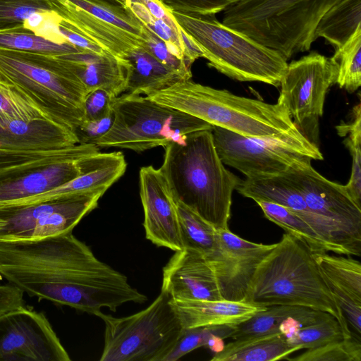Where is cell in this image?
Instances as JSON below:
<instances>
[{"label":"cell","instance_id":"obj_1","mask_svg":"<svg viewBox=\"0 0 361 361\" xmlns=\"http://www.w3.org/2000/svg\"><path fill=\"white\" fill-rule=\"evenodd\" d=\"M0 274L30 297L94 315L104 307L116 312L125 303L147 299L72 232L0 241Z\"/></svg>","mask_w":361,"mask_h":361},{"label":"cell","instance_id":"obj_2","mask_svg":"<svg viewBox=\"0 0 361 361\" xmlns=\"http://www.w3.org/2000/svg\"><path fill=\"white\" fill-rule=\"evenodd\" d=\"M147 97L161 105L245 137L292 144L312 142L300 133L286 109L279 103L269 104L238 96L190 79L179 81Z\"/></svg>","mask_w":361,"mask_h":361},{"label":"cell","instance_id":"obj_3","mask_svg":"<svg viewBox=\"0 0 361 361\" xmlns=\"http://www.w3.org/2000/svg\"><path fill=\"white\" fill-rule=\"evenodd\" d=\"M164 147L159 169L176 202L190 208L216 229L228 228L232 194L241 179L224 165L211 130L188 134Z\"/></svg>","mask_w":361,"mask_h":361},{"label":"cell","instance_id":"obj_4","mask_svg":"<svg viewBox=\"0 0 361 361\" xmlns=\"http://www.w3.org/2000/svg\"><path fill=\"white\" fill-rule=\"evenodd\" d=\"M243 302L265 307L295 305L325 312L338 322L345 338L353 336L312 253L288 233L258 265Z\"/></svg>","mask_w":361,"mask_h":361},{"label":"cell","instance_id":"obj_5","mask_svg":"<svg viewBox=\"0 0 361 361\" xmlns=\"http://www.w3.org/2000/svg\"><path fill=\"white\" fill-rule=\"evenodd\" d=\"M0 81L20 90L51 120L75 133L84 120L88 92L65 59L0 49Z\"/></svg>","mask_w":361,"mask_h":361},{"label":"cell","instance_id":"obj_6","mask_svg":"<svg viewBox=\"0 0 361 361\" xmlns=\"http://www.w3.org/2000/svg\"><path fill=\"white\" fill-rule=\"evenodd\" d=\"M341 0H243L224 11L222 23L288 61L310 49L323 15Z\"/></svg>","mask_w":361,"mask_h":361},{"label":"cell","instance_id":"obj_7","mask_svg":"<svg viewBox=\"0 0 361 361\" xmlns=\"http://www.w3.org/2000/svg\"><path fill=\"white\" fill-rule=\"evenodd\" d=\"M172 14L200 49L209 66L235 80L280 85L288 62L276 51L225 25L215 15Z\"/></svg>","mask_w":361,"mask_h":361},{"label":"cell","instance_id":"obj_8","mask_svg":"<svg viewBox=\"0 0 361 361\" xmlns=\"http://www.w3.org/2000/svg\"><path fill=\"white\" fill-rule=\"evenodd\" d=\"M112 109L111 128L94 142L99 148L118 147L141 152L173 142H183L188 134L211 130L213 126L141 94L118 96Z\"/></svg>","mask_w":361,"mask_h":361},{"label":"cell","instance_id":"obj_9","mask_svg":"<svg viewBox=\"0 0 361 361\" xmlns=\"http://www.w3.org/2000/svg\"><path fill=\"white\" fill-rule=\"evenodd\" d=\"M161 290L145 309L130 316L115 317L102 311L94 316L105 325L100 361H164L183 334L184 327Z\"/></svg>","mask_w":361,"mask_h":361},{"label":"cell","instance_id":"obj_10","mask_svg":"<svg viewBox=\"0 0 361 361\" xmlns=\"http://www.w3.org/2000/svg\"><path fill=\"white\" fill-rule=\"evenodd\" d=\"M336 76L337 67L331 58L314 51L288 63L280 82L277 103L286 109L300 133L314 145L326 95Z\"/></svg>","mask_w":361,"mask_h":361},{"label":"cell","instance_id":"obj_11","mask_svg":"<svg viewBox=\"0 0 361 361\" xmlns=\"http://www.w3.org/2000/svg\"><path fill=\"white\" fill-rule=\"evenodd\" d=\"M211 132L224 164L249 178L282 173L298 161L323 159L318 147L312 142L292 144L249 137L214 126Z\"/></svg>","mask_w":361,"mask_h":361},{"label":"cell","instance_id":"obj_12","mask_svg":"<svg viewBox=\"0 0 361 361\" xmlns=\"http://www.w3.org/2000/svg\"><path fill=\"white\" fill-rule=\"evenodd\" d=\"M43 312L20 307L0 315V361H70Z\"/></svg>","mask_w":361,"mask_h":361},{"label":"cell","instance_id":"obj_13","mask_svg":"<svg viewBox=\"0 0 361 361\" xmlns=\"http://www.w3.org/2000/svg\"><path fill=\"white\" fill-rule=\"evenodd\" d=\"M312 160L293 164L286 171L314 214L334 224L361 248V206L345 185L332 182L313 169Z\"/></svg>","mask_w":361,"mask_h":361},{"label":"cell","instance_id":"obj_14","mask_svg":"<svg viewBox=\"0 0 361 361\" xmlns=\"http://www.w3.org/2000/svg\"><path fill=\"white\" fill-rule=\"evenodd\" d=\"M275 245L246 240L228 228L216 229L214 247L205 257L214 273L222 300H244L258 265Z\"/></svg>","mask_w":361,"mask_h":361},{"label":"cell","instance_id":"obj_15","mask_svg":"<svg viewBox=\"0 0 361 361\" xmlns=\"http://www.w3.org/2000/svg\"><path fill=\"white\" fill-rule=\"evenodd\" d=\"M95 154L34 164L0 175V206L35 197L97 168L99 161Z\"/></svg>","mask_w":361,"mask_h":361},{"label":"cell","instance_id":"obj_16","mask_svg":"<svg viewBox=\"0 0 361 361\" xmlns=\"http://www.w3.org/2000/svg\"><path fill=\"white\" fill-rule=\"evenodd\" d=\"M139 183L146 238L158 247L183 250L176 202L162 173L152 166H143Z\"/></svg>","mask_w":361,"mask_h":361},{"label":"cell","instance_id":"obj_17","mask_svg":"<svg viewBox=\"0 0 361 361\" xmlns=\"http://www.w3.org/2000/svg\"><path fill=\"white\" fill-rule=\"evenodd\" d=\"M235 190L255 202H272L291 209L335 248L343 242L344 235L334 224L308 208L286 171L274 176L246 178L240 180Z\"/></svg>","mask_w":361,"mask_h":361},{"label":"cell","instance_id":"obj_18","mask_svg":"<svg viewBox=\"0 0 361 361\" xmlns=\"http://www.w3.org/2000/svg\"><path fill=\"white\" fill-rule=\"evenodd\" d=\"M161 290L174 300H222L205 256L188 248L175 251L163 268Z\"/></svg>","mask_w":361,"mask_h":361},{"label":"cell","instance_id":"obj_19","mask_svg":"<svg viewBox=\"0 0 361 361\" xmlns=\"http://www.w3.org/2000/svg\"><path fill=\"white\" fill-rule=\"evenodd\" d=\"M51 10L61 23L99 46L106 52L128 62L129 53L145 42L130 33L106 23L68 0H49Z\"/></svg>","mask_w":361,"mask_h":361},{"label":"cell","instance_id":"obj_20","mask_svg":"<svg viewBox=\"0 0 361 361\" xmlns=\"http://www.w3.org/2000/svg\"><path fill=\"white\" fill-rule=\"evenodd\" d=\"M327 286L343 311L347 322L361 333V264L350 257L312 253Z\"/></svg>","mask_w":361,"mask_h":361},{"label":"cell","instance_id":"obj_21","mask_svg":"<svg viewBox=\"0 0 361 361\" xmlns=\"http://www.w3.org/2000/svg\"><path fill=\"white\" fill-rule=\"evenodd\" d=\"M80 144L76 133L50 118L15 120L0 126V149L48 151Z\"/></svg>","mask_w":361,"mask_h":361},{"label":"cell","instance_id":"obj_22","mask_svg":"<svg viewBox=\"0 0 361 361\" xmlns=\"http://www.w3.org/2000/svg\"><path fill=\"white\" fill-rule=\"evenodd\" d=\"M330 314L295 305H272L236 325L231 336L233 340L263 336L276 333L288 334L295 327L312 324Z\"/></svg>","mask_w":361,"mask_h":361},{"label":"cell","instance_id":"obj_23","mask_svg":"<svg viewBox=\"0 0 361 361\" xmlns=\"http://www.w3.org/2000/svg\"><path fill=\"white\" fill-rule=\"evenodd\" d=\"M57 56L68 62L87 92L101 89L115 97L125 92L128 61L109 54L100 55L88 51Z\"/></svg>","mask_w":361,"mask_h":361},{"label":"cell","instance_id":"obj_24","mask_svg":"<svg viewBox=\"0 0 361 361\" xmlns=\"http://www.w3.org/2000/svg\"><path fill=\"white\" fill-rule=\"evenodd\" d=\"M171 303L184 328L238 325L267 307L226 300H174Z\"/></svg>","mask_w":361,"mask_h":361},{"label":"cell","instance_id":"obj_25","mask_svg":"<svg viewBox=\"0 0 361 361\" xmlns=\"http://www.w3.org/2000/svg\"><path fill=\"white\" fill-rule=\"evenodd\" d=\"M127 60L129 66L125 92L128 94L147 96L185 80L177 72L158 61L145 47L133 49Z\"/></svg>","mask_w":361,"mask_h":361},{"label":"cell","instance_id":"obj_26","mask_svg":"<svg viewBox=\"0 0 361 361\" xmlns=\"http://www.w3.org/2000/svg\"><path fill=\"white\" fill-rule=\"evenodd\" d=\"M302 350L289 343L284 334L276 333L263 336L236 339L216 352L212 361H274L286 359Z\"/></svg>","mask_w":361,"mask_h":361},{"label":"cell","instance_id":"obj_27","mask_svg":"<svg viewBox=\"0 0 361 361\" xmlns=\"http://www.w3.org/2000/svg\"><path fill=\"white\" fill-rule=\"evenodd\" d=\"M127 163L122 153L114 161L84 172L70 181L42 194L14 204H26L60 197L106 192L125 173Z\"/></svg>","mask_w":361,"mask_h":361},{"label":"cell","instance_id":"obj_28","mask_svg":"<svg viewBox=\"0 0 361 361\" xmlns=\"http://www.w3.org/2000/svg\"><path fill=\"white\" fill-rule=\"evenodd\" d=\"M361 27V0H341L321 18L315 37L324 38L335 49L343 46Z\"/></svg>","mask_w":361,"mask_h":361},{"label":"cell","instance_id":"obj_29","mask_svg":"<svg viewBox=\"0 0 361 361\" xmlns=\"http://www.w3.org/2000/svg\"><path fill=\"white\" fill-rule=\"evenodd\" d=\"M256 202L269 221L300 240L312 253L332 252L336 254V249L331 245L291 209L272 202Z\"/></svg>","mask_w":361,"mask_h":361},{"label":"cell","instance_id":"obj_30","mask_svg":"<svg viewBox=\"0 0 361 361\" xmlns=\"http://www.w3.org/2000/svg\"><path fill=\"white\" fill-rule=\"evenodd\" d=\"M92 152L88 144L48 151H14L0 149V175L34 164L61 159H78Z\"/></svg>","mask_w":361,"mask_h":361},{"label":"cell","instance_id":"obj_31","mask_svg":"<svg viewBox=\"0 0 361 361\" xmlns=\"http://www.w3.org/2000/svg\"><path fill=\"white\" fill-rule=\"evenodd\" d=\"M0 49L55 56L85 51L71 43L53 42L24 27L0 31Z\"/></svg>","mask_w":361,"mask_h":361},{"label":"cell","instance_id":"obj_32","mask_svg":"<svg viewBox=\"0 0 361 361\" xmlns=\"http://www.w3.org/2000/svg\"><path fill=\"white\" fill-rule=\"evenodd\" d=\"M99 19L143 40L142 23L121 0H68Z\"/></svg>","mask_w":361,"mask_h":361},{"label":"cell","instance_id":"obj_33","mask_svg":"<svg viewBox=\"0 0 361 361\" xmlns=\"http://www.w3.org/2000/svg\"><path fill=\"white\" fill-rule=\"evenodd\" d=\"M176 207L183 248L207 257L215 245L216 228L184 204L176 202Z\"/></svg>","mask_w":361,"mask_h":361},{"label":"cell","instance_id":"obj_34","mask_svg":"<svg viewBox=\"0 0 361 361\" xmlns=\"http://www.w3.org/2000/svg\"><path fill=\"white\" fill-rule=\"evenodd\" d=\"M337 67L336 83L348 93L361 85V27L331 57Z\"/></svg>","mask_w":361,"mask_h":361},{"label":"cell","instance_id":"obj_35","mask_svg":"<svg viewBox=\"0 0 361 361\" xmlns=\"http://www.w3.org/2000/svg\"><path fill=\"white\" fill-rule=\"evenodd\" d=\"M361 105L359 103L352 109L351 118L336 126L341 137H346L344 144L352 157L350 179L345 187L353 199L361 206Z\"/></svg>","mask_w":361,"mask_h":361},{"label":"cell","instance_id":"obj_36","mask_svg":"<svg viewBox=\"0 0 361 361\" xmlns=\"http://www.w3.org/2000/svg\"><path fill=\"white\" fill-rule=\"evenodd\" d=\"M236 328L235 325H212L184 328L176 345L164 361H176L190 352L202 347L208 346L216 350V344L223 348L222 341L231 338Z\"/></svg>","mask_w":361,"mask_h":361},{"label":"cell","instance_id":"obj_37","mask_svg":"<svg viewBox=\"0 0 361 361\" xmlns=\"http://www.w3.org/2000/svg\"><path fill=\"white\" fill-rule=\"evenodd\" d=\"M289 343L308 349L345 338L338 322L332 316L315 323L293 329L286 335Z\"/></svg>","mask_w":361,"mask_h":361},{"label":"cell","instance_id":"obj_38","mask_svg":"<svg viewBox=\"0 0 361 361\" xmlns=\"http://www.w3.org/2000/svg\"><path fill=\"white\" fill-rule=\"evenodd\" d=\"M36 118H50L20 90L0 81V126Z\"/></svg>","mask_w":361,"mask_h":361},{"label":"cell","instance_id":"obj_39","mask_svg":"<svg viewBox=\"0 0 361 361\" xmlns=\"http://www.w3.org/2000/svg\"><path fill=\"white\" fill-rule=\"evenodd\" d=\"M286 360L294 361H360V338H349L331 342L317 348H308L296 357Z\"/></svg>","mask_w":361,"mask_h":361},{"label":"cell","instance_id":"obj_40","mask_svg":"<svg viewBox=\"0 0 361 361\" xmlns=\"http://www.w3.org/2000/svg\"><path fill=\"white\" fill-rule=\"evenodd\" d=\"M51 10L49 0H0V31L23 27L33 13Z\"/></svg>","mask_w":361,"mask_h":361},{"label":"cell","instance_id":"obj_41","mask_svg":"<svg viewBox=\"0 0 361 361\" xmlns=\"http://www.w3.org/2000/svg\"><path fill=\"white\" fill-rule=\"evenodd\" d=\"M128 7L144 25L166 43L172 54L185 61L180 37L171 27L161 20L153 17L139 2L133 1Z\"/></svg>","mask_w":361,"mask_h":361},{"label":"cell","instance_id":"obj_42","mask_svg":"<svg viewBox=\"0 0 361 361\" xmlns=\"http://www.w3.org/2000/svg\"><path fill=\"white\" fill-rule=\"evenodd\" d=\"M142 29L145 48L161 63L180 74L184 80L191 79V66L172 54L166 43L143 24Z\"/></svg>","mask_w":361,"mask_h":361},{"label":"cell","instance_id":"obj_43","mask_svg":"<svg viewBox=\"0 0 361 361\" xmlns=\"http://www.w3.org/2000/svg\"><path fill=\"white\" fill-rule=\"evenodd\" d=\"M172 11L210 16L225 11L243 0H159Z\"/></svg>","mask_w":361,"mask_h":361},{"label":"cell","instance_id":"obj_44","mask_svg":"<svg viewBox=\"0 0 361 361\" xmlns=\"http://www.w3.org/2000/svg\"><path fill=\"white\" fill-rule=\"evenodd\" d=\"M61 17L54 11H39L30 16L23 27L35 35L58 44L69 43L61 34Z\"/></svg>","mask_w":361,"mask_h":361},{"label":"cell","instance_id":"obj_45","mask_svg":"<svg viewBox=\"0 0 361 361\" xmlns=\"http://www.w3.org/2000/svg\"><path fill=\"white\" fill-rule=\"evenodd\" d=\"M115 98L104 90L89 91L83 102L84 120L98 119L112 112Z\"/></svg>","mask_w":361,"mask_h":361},{"label":"cell","instance_id":"obj_46","mask_svg":"<svg viewBox=\"0 0 361 361\" xmlns=\"http://www.w3.org/2000/svg\"><path fill=\"white\" fill-rule=\"evenodd\" d=\"M114 121V112L95 120H83L75 130L80 143H90L97 140L111 128Z\"/></svg>","mask_w":361,"mask_h":361},{"label":"cell","instance_id":"obj_47","mask_svg":"<svg viewBox=\"0 0 361 361\" xmlns=\"http://www.w3.org/2000/svg\"><path fill=\"white\" fill-rule=\"evenodd\" d=\"M23 292L9 283L0 286V315L25 306Z\"/></svg>","mask_w":361,"mask_h":361},{"label":"cell","instance_id":"obj_48","mask_svg":"<svg viewBox=\"0 0 361 361\" xmlns=\"http://www.w3.org/2000/svg\"><path fill=\"white\" fill-rule=\"evenodd\" d=\"M142 4L154 18L161 20L171 27L179 36L180 25L172 14L171 10L167 8L159 0H133ZM132 2V1H131Z\"/></svg>","mask_w":361,"mask_h":361},{"label":"cell","instance_id":"obj_49","mask_svg":"<svg viewBox=\"0 0 361 361\" xmlns=\"http://www.w3.org/2000/svg\"><path fill=\"white\" fill-rule=\"evenodd\" d=\"M59 30L68 42L78 48L100 55L109 54L95 43L62 24L61 20L59 22Z\"/></svg>","mask_w":361,"mask_h":361},{"label":"cell","instance_id":"obj_50","mask_svg":"<svg viewBox=\"0 0 361 361\" xmlns=\"http://www.w3.org/2000/svg\"><path fill=\"white\" fill-rule=\"evenodd\" d=\"M179 37L183 49V56L185 62L189 65L197 59L202 57V53L192 38L180 26Z\"/></svg>","mask_w":361,"mask_h":361},{"label":"cell","instance_id":"obj_51","mask_svg":"<svg viewBox=\"0 0 361 361\" xmlns=\"http://www.w3.org/2000/svg\"><path fill=\"white\" fill-rule=\"evenodd\" d=\"M133 0H121V1L126 6H129L130 4L131 3V1H133Z\"/></svg>","mask_w":361,"mask_h":361},{"label":"cell","instance_id":"obj_52","mask_svg":"<svg viewBox=\"0 0 361 361\" xmlns=\"http://www.w3.org/2000/svg\"><path fill=\"white\" fill-rule=\"evenodd\" d=\"M0 224H1V221H0Z\"/></svg>","mask_w":361,"mask_h":361}]
</instances>
